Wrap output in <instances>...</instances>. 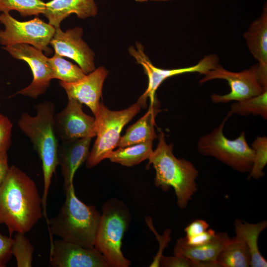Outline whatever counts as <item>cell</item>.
<instances>
[{
	"label": "cell",
	"mask_w": 267,
	"mask_h": 267,
	"mask_svg": "<svg viewBox=\"0 0 267 267\" xmlns=\"http://www.w3.org/2000/svg\"><path fill=\"white\" fill-rule=\"evenodd\" d=\"M216 231L212 229H208L204 232L191 237H183L184 241L188 245L197 246L207 244L215 236Z\"/></svg>",
	"instance_id": "obj_33"
},
{
	"label": "cell",
	"mask_w": 267,
	"mask_h": 267,
	"mask_svg": "<svg viewBox=\"0 0 267 267\" xmlns=\"http://www.w3.org/2000/svg\"><path fill=\"white\" fill-rule=\"evenodd\" d=\"M152 142H147L119 147L118 149L113 150L107 159L124 166H134L148 159L153 151Z\"/></svg>",
	"instance_id": "obj_23"
},
{
	"label": "cell",
	"mask_w": 267,
	"mask_h": 267,
	"mask_svg": "<svg viewBox=\"0 0 267 267\" xmlns=\"http://www.w3.org/2000/svg\"><path fill=\"white\" fill-rule=\"evenodd\" d=\"M92 138L85 137L61 141L58 151V165L60 167L65 189L73 184L75 174L88 159Z\"/></svg>",
	"instance_id": "obj_16"
},
{
	"label": "cell",
	"mask_w": 267,
	"mask_h": 267,
	"mask_svg": "<svg viewBox=\"0 0 267 267\" xmlns=\"http://www.w3.org/2000/svg\"><path fill=\"white\" fill-rule=\"evenodd\" d=\"M0 23L4 29L0 30V44L3 46L24 44L31 45L44 51L46 55L51 54L48 47L55 32V28L38 17L25 21H20L9 12L0 14Z\"/></svg>",
	"instance_id": "obj_8"
},
{
	"label": "cell",
	"mask_w": 267,
	"mask_h": 267,
	"mask_svg": "<svg viewBox=\"0 0 267 267\" xmlns=\"http://www.w3.org/2000/svg\"><path fill=\"white\" fill-rule=\"evenodd\" d=\"M258 64L240 72L229 71L220 65L204 74L201 84L214 79L226 80L230 87L229 93L223 95L213 93L211 98L215 103L239 101L261 94L267 90L261 84L258 73Z\"/></svg>",
	"instance_id": "obj_10"
},
{
	"label": "cell",
	"mask_w": 267,
	"mask_h": 267,
	"mask_svg": "<svg viewBox=\"0 0 267 267\" xmlns=\"http://www.w3.org/2000/svg\"><path fill=\"white\" fill-rule=\"evenodd\" d=\"M160 266L163 267H195L194 264L189 259L184 257L162 256L160 260Z\"/></svg>",
	"instance_id": "obj_31"
},
{
	"label": "cell",
	"mask_w": 267,
	"mask_h": 267,
	"mask_svg": "<svg viewBox=\"0 0 267 267\" xmlns=\"http://www.w3.org/2000/svg\"><path fill=\"white\" fill-rule=\"evenodd\" d=\"M49 262L54 267H109L94 247L87 248L62 239L50 241Z\"/></svg>",
	"instance_id": "obj_14"
},
{
	"label": "cell",
	"mask_w": 267,
	"mask_h": 267,
	"mask_svg": "<svg viewBox=\"0 0 267 267\" xmlns=\"http://www.w3.org/2000/svg\"><path fill=\"white\" fill-rule=\"evenodd\" d=\"M159 111L160 110L157 99L150 102L147 112L136 122L129 127L125 134L120 137L117 147H123L141 143L153 142L158 138L154 127L155 119Z\"/></svg>",
	"instance_id": "obj_19"
},
{
	"label": "cell",
	"mask_w": 267,
	"mask_h": 267,
	"mask_svg": "<svg viewBox=\"0 0 267 267\" xmlns=\"http://www.w3.org/2000/svg\"><path fill=\"white\" fill-rule=\"evenodd\" d=\"M83 30L80 27L65 32L57 28L50 45L55 53L72 59L88 74L95 69L94 53L83 39Z\"/></svg>",
	"instance_id": "obj_13"
},
{
	"label": "cell",
	"mask_w": 267,
	"mask_h": 267,
	"mask_svg": "<svg viewBox=\"0 0 267 267\" xmlns=\"http://www.w3.org/2000/svg\"><path fill=\"white\" fill-rule=\"evenodd\" d=\"M108 73L104 67L100 66L77 82L67 83L60 81L59 85L65 91L68 98L86 105L95 116L99 110L103 85Z\"/></svg>",
	"instance_id": "obj_15"
},
{
	"label": "cell",
	"mask_w": 267,
	"mask_h": 267,
	"mask_svg": "<svg viewBox=\"0 0 267 267\" xmlns=\"http://www.w3.org/2000/svg\"><path fill=\"white\" fill-rule=\"evenodd\" d=\"M97 12L95 0H51L45 2L43 14L48 23L57 28L72 14H75L79 18L86 19L95 16Z\"/></svg>",
	"instance_id": "obj_18"
},
{
	"label": "cell",
	"mask_w": 267,
	"mask_h": 267,
	"mask_svg": "<svg viewBox=\"0 0 267 267\" xmlns=\"http://www.w3.org/2000/svg\"><path fill=\"white\" fill-rule=\"evenodd\" d=\"M131 220L130 211L123 202L113 198L102 205L94 248L110 267L130 266V261L124 257L121 248Z\"/></svg>",
	"instance_id": "obj_5"
},
{
	"label": "cell",
	"mask_w": 267,
	"mask_h": 267,
	"mask_svg": "<svg viewBox=\"0 0 267 267\" xmlns=\"http://www.w3.org/2000/svg\"></svg>",
	"instance_id": "obj_37"
},
{
	"label": "cell",
	"mask_w": 267,
	"mask_h": 267,
	"mask_svg": "<svg viewBox=\"0 0 267 267\" xmlns=\"http://www.w3.org/2000/svg\"><path fill=\"white\" fill-rule=\"evenodd\" d=\"M34 247L24 234L16 232L13 238L12 255L16 260L18 267L32 266Z\"/></svg>",
	"instance_id": "obj_28"
},
{
	"label": "cell",
	"mask_w": 267,
	"mask_h": 267,
	"mask_svg": "<svg viewBox=\"0 0 267 267\" xmlns=\"http://www.w3.org/2000/svg\"><path fill=\"white\" fill-rule=\"evenodd\" d=\"M145 220L148 226L154 233L159 243L158 251L156 255L154 257L153 260L150 267H160V259L163 255V250L168 246V243L171 241V234L172 230L171 229H167L164 231L163 235H160L157 233L153 226L151 217H146Z\"/></svg>",
	"instance_id": "obj_29"
},
{
	"label": "cell",
	"mask_w": 267,
	"mask_h": 267,
	"mask_svg": "<svg viewBox=\"0 0 267 267\" xmlns=\"http://www.w3.org/2000/svg\"><path fill=\"white\" fill-rule=\"evenodd\" d=\"M45 2L42 0H0V12L18 11L22 17L44 14Z\"/></svg>",
	"instance_id": "obj_26"
},
{
	"label": "cell",
	"mask_w": 267,
	"mask_h": 267,
	"mask_svg": "<svg viewBox=\"0 0 267 267\" xmlns=\"http://www.w3.org/2000/svg\"><path fill=\"white\" fill-rule=\"evenodd\" d=\"M12 127L11 120L0 114V154L7 152L11 146Z\"/></svg>",
	"instance_id": "obj_30"
},
{
	"label": "cell",
	"mask_w": 267,
	"mask_h": 267,
	"mask_svg": "<svg viewBox=\"0 0 267 267\" xmlns=\"http://www.w3.org/2000/svg\"><path fill=\"white\" fill-rule=\"evenodd\" d=\"M158 138L157 146L148 158L147 167L152 165L155 169V185L165 191L172 187L178 207L184 209L197 190L196 179L198 172L191 162L175 156L173 145L167 144L161 130L159 131Z\"/></svg>",
	"instance_id": "obj_3"
},
{
	"label": "cell",
	"mask_w": 267,
	"mask_h": 267,
	"mask_svg": "<svg viewBox=\"0 0 267 267\" xmlns=\"http://www.w3.org/2000/svg\"><path fill=\"white\" fill-rule=\"evenodd\" d=\"M209 227V224L206 221L201 219L193 221L184 228L185 237H191L200 234Z\"/></svg>",
	"instance_id": "obj_34"
},
{
	"label": "cell",
	"mask_w": 267,
	"mask_h": 267,
	"mask_svg": "<svg viewBox=\"0 0 267 267\" xmlns=\"http://www.w3.org/2000/svg\"><path fill=\"white\" fill-rule=\"evenodd\" d=\"M248 48L258 61L260 69L267 71V11L254 21L244 34Z\"/></svg>",
	"instance_id": "obj_20"
},
{
	"label": "cell",
	"mask_w": 267,
	"mask_h": 267,
	"mask_svg": "<svg viewBox=\"0 0 267 267\" xmlns=\"http://www.w3.org/2000/svg\"><path fill=\"white\" fill-rule=\"evenodd\" d=\"M231 115L228 113L218 127L198 139L197 150L201 155L213 157L237 171L249 172L254 151L247 142L245 131L234 139H228L223 133L224 124Z\"/></svg>",
	"instance_id": "obj_6"
},
{
	"label": "cell",
	"mask_w": 267,
	"mask_h": 267,
	"mask_svg": "<svg viewBox=\"0 0 267 267\" xmlns=\"http://www.w3.org/2000/svg\"><path fill=\"white\" fill-rule=\"evenodd\" d=\"M134 0L136 2H142L147 1L148 0L166 1V0Z\"/></svg>",
	"instance_id": "obj_36"
},
{
	"label": "cell",
	"mask_w": 267,
	"mask_h": 267,
	"mask_svg": "<svg viewBox=\"0 0 267 267\" xmlns=\"http://www.w3.org/2000/svg\"><path fill=\"white\" fill-rule=\"evenodd\" d=\"M141 105L137 101L124 110H109L100 102L94 116L96 138L86 160V167L91 168L98 164L117 147L123 127L140 110Z\"/></svg>",
	"instance_id": "obj_7"
},
{
	"label": "cell",
	"mask_w": 267,
	"mask_h": 267,
	"mask_svg": "<svg viewBox=\"0 0 267 267\" xmlns=\"http://www.w3.org/2000/svg\"><path fill=\"white\" fill-rule=\"evenodd\" d=\"M218 267H248L251 265L249 250L244 241L235 237L230 238L220 252Z\"/></svg>",
	"instance_id": "obj_22"
},
{
	"label": "cell",
	"mask_w": 267,
	"mask_h": 267,
	"mask_svg": "<svg viewBox=\"0 0 267 267\" xmlns=\"http://www.w3.org/2000/svg\"><path fill=\"white\" fill-rule=\"evenodd\" d=\"M7 152L0 154V186L4 181L9 170Z\"/></svg>",
	"instance_id": "obj_35"
},
{
	"label": "cell",
	"mask_w": 267,
	"mask_h": 267,
	"mask_svg": "<svg viewBox=\"0 0 267 267\" xmlns=\"http://www.w3.org/2000/svg\"><path fill=\"white\" fill-rule=\"evenodd\" d=\"M36 114L32 116L22 113L18 125L30 140L34 150L38 154L42 164L44 192L42 200L43 215L45 219L46 203L51 178L58 166V139L54 128L55 105L53 102L44 101L35 106Z\"/></svg>",
	"instance_id": "obj_2"
},
{
	"label": "cell",
	"mask_w": 267,
	"mask_h": 267,
	"mask_svg": "<svg viewBox=\"0 0 267 267\" xmlns=\"http://www.w3.org/2000/svg\"><path fill=\"white\" fill-rule=\"evenodd\" d=\"M129 51L136 61L142 66L148 77L146 90L137 100L142 106L146 105L148 98H150V102L156 99L155 96L156 91L166 79L186 73L198 72L204 75L209 71L215 69L218 65V56L215 54H210L205 56L197 64L192 66L164 69L156 67L152 63L145 53L144 47L141 44L136 43L135 46H132L129 48Z\"/></svg>",
	"instance_id": "obj_9"
},
{
	"label": "cell",
	"mask_w": 267,
	"mask_h": 267,
	"mask_svg": "<svg viewBox=\"0 0 267 267\" xmlns=\"http://www.w3.org/2000/svg\"><path fill=\"white\" fill-rule=\"evenodd\" d=\"M13 238L0 232V267H6L11 256Z\"/></svg>",
	"instance_id": "obj_32"
},
{
	"label": "cell",
	"mask_w": 267,
	"mask_h": 267,
	"mask_svg": "<svg viewBox=\"0 0 267 267\" xmlns=\"http://www.w3.org/2000/svg\"><path fill=\"white\" fill-rule=\"evenodd\" d=\"M230 114L240 116L254 115L267 119V90L262 93L239 101H234L230 106Z\"/></svg>",
	"instance_id": "obj_25"
},
{
	"label": "cell",
	"mask_w": 267,
	"mask_h": 267,
	"mask_svg": "<svg viewBox=\"0 0 267 267\" xmlns=\"http://www.w3.org/2000/svg\"><path fill=\"white\" fill-rule=\"evenodd\" d=\"M44 216L42 200L34 181L15 165L0 186V224L14 232L25 234Z\"/></svg>",
	"instance_id": "obj_1"
},
{
	"label": "cell",
	"mask_w": 267,
	"mask_h": 267,
	"mask_svg": "<svg viewBox=\"0 0 267 267\" xmlns=\"http://www.w3.org/2000/svg\"><path fill=\"white\" fill-rule=\"evenodd\" d=\"M230 237L226 232L216 233L209 243L197 246L188 245L183 237L178 239L174 249V255L190 260L195 267H218L217 257Z\"/></svg>",
	"instance_id": "obj_17"
},
{
	"label": "cell",
	"mask_w": 267,
	"mask_h": 267,
	"mask_svg": "<svg viewBox=\"0 0 267 267\" xmlns=\"http://www.w3.org/2000/svg\"><path fill=\"white\" fill-rule=\"evenodd\" d=\"M49 62L53 79H58L60 81L67 83H74L82 79L86 75L78 65L57 54L55 53L49 58Z\"/></svg>",
	"instance_id": "obj_24"
},
{
	"label": "cell",
	"mask_w": 267,
	"mask_h": 267,
	"mask_svg": "<svg viewBox=\"0 0 267 267\" xmlns=\"http://www.w3.org/2000/svg\"><path fill=\"white\" fill-rule=\"evenodd\" d=\"M68 99L66 106L54 117L58 139L63 141L95 136V117L84 113L82 104L74 99Z\"/></svg>",
	"instance_id": "obj_12"
},
{
	"label": "cell",
	"mask_w": 267,
	"mask_h": 267,
	"mask_svg": "<svg viewBox=\"0 0 267 267\" xmlns=\"http://www.w3.org/2000/svg\"><path fill=\"white\" fill-rule=\"evenodd\" d=\"M251 147L254 151V157L248 178L259 179L265 176L263 170L267 164V137L257 136Z\"/></svg>",
	"instance_id": "obj_27"
},
{
	"label": "cell",
	"mask_w": 267,
	"mask_h": 267,
	"mask_svg": "<svg viewBox=\"0 0 267 267\" xmlns=\"http://www.w3.org/2000/svg\"><path fill=\"white\" fill-rule=\"evenodd\" d=\"M66 198L57 215L47 222L50 235L87 248L94 247L101 214L94 205L84 203L72 184L65 189Z\"/></svg>",
	"instance_id": "obj_4"
},
{
	"label": "cell",
	"mask_w": 267,
	"mask_h": 267,
	"mask_svg": "<svg viewBox=\"0 0 267 267\" xmlns=\"http://www.w3.org/2000/svg\"><path fill=\"white\" fill-rule=\"evenodd\" d=\"M234 226L236 237L244 241L249 250L250 267H267V261L261 254L258 247L259 237L267 227V221L251 223L236 219Z\"/></svg>",
	"instance_id": "obj_21"
},
{
	"label": "cell",
	"mask_w": 267,
	"mask_h": 267,
	"mask_svg": "<svg viewBox=\"0 0 267 267\" xmlns=\"http://www.w3.org/2000/svg\"><path fill=\"white\" fill-rule=\"evenodd\" d=\"M13 58L26 62L32 72L33 80L29 85L17 91L11 97L20 94L36 99L45 93L53 79L49 58L43 51L24 44L3 46Z\"/></svg>",
	"instance_id": "obj_11"
}]
</instances>
